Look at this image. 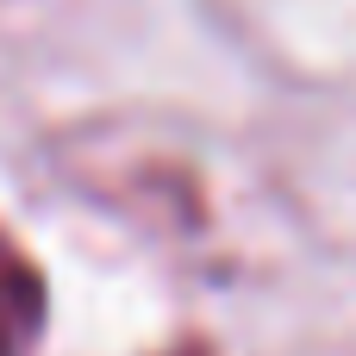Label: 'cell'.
Instances as JSON below:
<instances>
[{
	"mask_svg": "<svg viewBox=\"0 0 356 356\" xmlns=\"http://www.w3.org/2000/svg\"><path fill=\"white\" fill-rule=\"evenodd\" d=\"M44 275L13 238H0V356H31V344L44 338Z\"/></svg>",
	"mask_w": 356,
	"mask_h": 356,
	"instance_id": "1",
	"label": "cell"
}]
</instances>
